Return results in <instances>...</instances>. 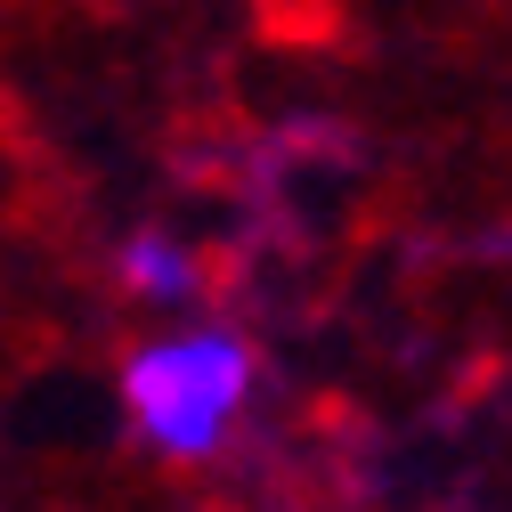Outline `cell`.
<instances>
[{
    "mask_svg": "<svg viewBox=\"0 0 512 512\" xmlns=\"http://www.w3.org/2000/svg\"><path fill=\"white\" fill-rule=\"evenodd\" d=\"M252 391V342L236 326H196L139 342L122 366V415L171 464H212Z\"/></svg>",
    "mask_w": 512,
    "mask_h": 512,
    "instance_id": "6da1fadb",
    "label": "cell"
},
{
    "mask_svg": "<svg viewBox=\"0 0 512 512\" xmlns=\"http://www.w3.org/2000/svg\"><path fill=\"white\" fill-rule=\"evenodd\" d=\"M122 285L131 293H196V261H187V252L171 244V236H131L122 244Z\"/></svg>",
    "mask_w": 512,
    "mask_h": 512,
    "instance_id": "7a4b0ae2",
    "label": "cell"
}]
</instances>
